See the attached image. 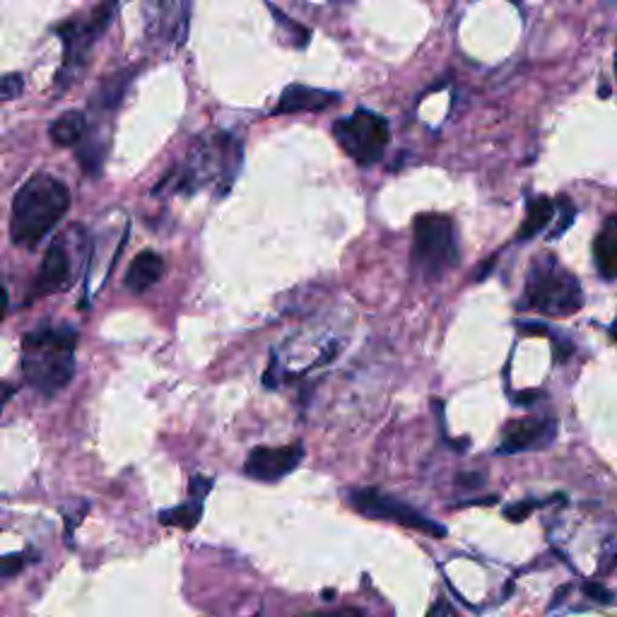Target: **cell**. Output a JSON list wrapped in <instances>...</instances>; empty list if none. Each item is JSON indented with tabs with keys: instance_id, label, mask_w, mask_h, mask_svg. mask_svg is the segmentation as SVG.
<instances>
[{
	"instance_id": "6da1fadb",
	"label": "cell",
	"mask_w": 617,
	"mask_h": 617,
	"mask_svg": "<svg viewBox=\"0 0 617 617\" xmlns=\"http://www.w3.org/2000/svg\"><path fill=\"white\" fill-rule=\"evenodd\" d=\"M239 169H242L239 140L229 133H215L193 145L186 162L181 167H174L169 176H164L155 191L162 193L169 188L179 196H193L203 188L217 186V196H225L237 179Z\"/></svg>"
},
{
	"instance_id": "7a4b0ae2",
	"label": "cell",
	"mask_w": 617,
	"mask_h": 617,
	"mask_svg": "<svg viewBox=\"0 0 617 617\" xmlns=\"http://www.w3.org/2000/svg\"><path fill=\"white\" fill-rule=\"evenodd\" d=\"M70 210V191L51 174H34L13 198L10 239L15 246L37 249Z\"/></svg>"
},
{
	"instance_id": "3957f363",
	"label": "cell",
	"mask_w": 617,
	"mask_h": 617,
	"mask_svg": "<svg viewBox=\"0 0 617 617\" xmlns=\"http://www.w3.org/2000/svg\"><path fill=\"white\" fill-rule=\"evenodd\" d=\"M78 331L70 326H41L22 340V374L41 396H54L75 374Z\"/></svg>"
},
{
	"instance_id": "277c9868",
	"label": "cell",
	"mask_w": 617,
	"mask_h": 617,
	"mask_svg": "<svg viewBox=\"0 0 617 617\" xmlns=\"http://www.w3.org/2000/svg\"><path fill=\"white\" fill-rule=\"evenodd\" d=\"M413 270L420 280L437 282L451 273L461 261L456 227L451 217L425 213L415 217L413 225Z\"/></svg>"
},
{
	"instance_id": "5b68a950",
	"label": "cell",
	"mask_w": 617,
	"mask_h": 617,
	"mask_svg": "<svg viewBox=\"0 0 617 617\" xmlns=\"http://www.w3.org/2000/svg\"><path fill=\"white\" fill-rule=\"evenodd\" d=\"M526 307L543 316H572L584 307L579 280L555 256H538L528 270Z\"/></svg>"
},
{
	"instance_id": "8992f818",
	"label": "cell",
	"mask_w": 617,
	"mask_h": 617,
	"mask_svg": "<svg viewBox=\"0 0 617 617\" xmlns=\"http://www.w3.org/2000/svg\"><path fill=\"white\" fill-rule=\"evenodd\" d=\"M116 10H119V0H104L87 15H75L56 25V37L63 41V49H66L63 51V68L56 78L63 90L85 70L94 41L107 32V27L114 22Z\"/></svg>"
},
{
	"instance_id": "52a82bcc",
	"label": "cell",
	"mask_w": 617,
	"mask_h": 617,
	"mask_svg": "<svg viewBox=\"0 0 617 617\" xmlns=\"http://www.w3.org/2000/svg\"><path fill=\"white\" fill-rule=\"evenodd\" d=\"M333 138L348 157L362 167H372L384 157L391 143V128L384 116L369 109L352 111L345 119L333 123Z\"/></svg>"
},
{
	"instance_id": "ba28073f",
	"label": "cell",
	"mask_w": 617,
	"mask_h": 617,
	"mask_svg": "<svg viewBox=\"0 0 617 617\" xmlns=\"http://www.w3.org/2000/svg\"><path fill=\"white\" fill-rule=\"evenodd\" d=\"M70 237H73V229H68L61 237H56L49 249H46L37 282H34L32 287V295H29L32 299L56 295V292L68 290L75 282V256L90 246V237H87V232L82 227H78L75 242H70Z\"/></svg>"
},
{
	"instance_id": "9c48e42d",
	"label": "cell",
	"mask_w": 617,
	"mask_h": 617,
	"mask_svg": "<svg viewBox=\"0 0 617 617\" xmlns=\"http://www.w3.org/2000/svg\"><path fill=\"white\" fill-rule=\"evenodd\" d=\"M350 504L360 511V514L369 516V519L393 521V524L413 528V531L427 533V536L434 538L446 536V526L437 524V521L430 519V516H425L422 511L410 507L408 502H401V499L386 495V492L381 490H374V487L350 492Z\"/></svg>"
},
{
	"instance_id": "30bf717a",
	"label": "cell",
	"mask_w": 617,
	"mask_h": 617,
	"mask_svg": "<svg viewBox=\"0 0 617 617\" xmlns=\"http://www.w3.org/2000/svg\"><path fill=\"white\" fill-rule=\"evenodd\" d=\"M304 458L302 442L287 446H256L244 463V473L258 483H278V480L297 470Z\"/></svg>"
},
{
	"instance_id": "8fae6325",
	"label": "cell",
	"mask_w": 617,
	"mask_h": 617,
	"mask_svg": "<svg viewBox=\"0 0 617 617\" xmlns=\"http://www.w3.org/2000/svg\"><path fill=\"white\" fill-rule=\"evenodd\" d=\"M191 22L188 0H155L148 8V34L169 46H184Z\"/></svg>"
},
{
	"instance_id": "7c38bea8",
	"label": "cell",
	"mask_w": 617,
	"mask_h": 617,
	"mask_svg": "<svg viewBox=\"0 0 617 617\" xmlns=\"http://www.w3.org/2000/svg\"><path fill=\"white\" fill-rule=\"evenodd\" d=\"M555 439V420H514L504 427L499 454H521V451L540 449Z\"/></svg>"
},
{
	"instance_id": "4fadbf2b",
	"label": "cell",
	"mask_w": 617,
	"mask_h": 617,
	"mask_svg": "<svg viewBox=\"0 0 617 617\" xmlns=\"http://www.w3.org/2000/svg\"><path fill=\"white\" fill-rule=\"evenodd\" d=\"M340 102V94L316 90V87L290 85L280 94V102L275 114H299V111H321L331 104Z\"/></svg>"
},
{
	"instance_id": "5bb4252c",
	"label": "cell",
	"mask_w": 617,
	"mask_h": 617,
	"mask_svg": "<svg viewBox=\"0 0 617 617\" xmlns=\"http://www.w3.org/2000/svg\"><path fill=\"white\" fill-rule=\"evenodd\" d=\"M162 275H164L162 256L155 254V251H140V254L133 258L123 285H126V290L133 292V295H143V292H148L152 285H157V282L162 280Z\"/></svg>"
},
{
	"instance_id": "9a60e30c",
	"label": "cell",
	"mask_w": 617,
	"mask_h": 617,
	"mask_svg": "<svg viewBox=\"0 0 617 617\" xmlns=\"http://www.w3.org/2000/svg\"><path fill=\"white\" fill-rule=\"evenodd\" d=\"M593 261L603 280L617 278V215L608 217L601 232L593 239Z\"/></svg>"
},
{
	"instance_id": "2e32d148",
	"label": "cell",
	"mask_w": 617,
	"mask_h": 617,
	"mask_svg": "<svg viewBox=\"0 0 617 617\" xmlns=\"http://www.w3.org/2000/svg\"><path fill=\"white\" fill-rule=\"evenodd\" d=\"M87 135V119L80 111H66L49 126V138L56 148H73Z\"/></svg>"
},
{
	"instance_id": "e0dca14e",
	"label": "cell",
	"mask_w": 617,
	"mask_h": 617,
	"mask_svg": "<svg viewBox=\"0 0 617 617\" xmlns=\"http://www.w3.org/2000/svg\"><path fill=\"white\" fill-rule=\"evenodd\" d=\"M552 217H555V203H552L548 196L531 198L526 205L524 222H521L519 234H516L519 242H528V239H533L536 234L543 232V229L552 222Z\"/></svg>"
},
{
	"instance_id": "ac0fdd59",
	"label": "cell",
	"mask_w": 617,
	"mask_h": 617,
	"mask_svg": "<svg viewBox=\"0 0 617 617\" xmlns=\"http://www.w3.org/2000/svg\"><path fill=\"white\" fill-rule=\"evenodd\" d=\"M133 78V70H126V73H116L99 87V92L94 94L92 99V109L94 111H114L119 109L123 92H126L128 82Z\"/></svg>"
},
{
	"instance_id": "d6986e66",
	"label": "cell",
	"mask_w": 617,
	"mask_h": 617,
	"mask_svg": "<svg viewBox=\"0 0 617 617\" xmlns=\"http://www.w3.org/2000/svg\"><path fill=\"white\" fill-rule=\"evenodd\" d=\"M203 516V502L201 499H188L186 504H179L174 509L160 511V524L174 526V528H196Z\"/></svg>"
},
{
	"instance_id": "ffe728a7",
	"label": "cell",
	"mask_w": 617,
	"mask_h": 617,
	"mask_svg": "<svg viewBox=\"0 0 617 617\" xmlns=\"http://www.w3.org/2000/svg\"><path fill=\"white\" fill-rule=\"evenodd\" d=\"M270 15L275 17V22H278L280 27H285L287 37H290V44L295 46V49H304V46L309 44L311 32H309L307 27L297 25L295 20H290V17H287V15H282L280 8H275V5H270Z\"/></svg>"
},
{
	"instance_id": "44dd1931",
	"label": "cell",
	"mask_w": 617,
	"mask_h": 617,
	"mask_svg": "<svg viewBox=\"0 0 617 617\" xmlns=\"http://www.w3.org/2000/svg\"><path fill=\"white\" fill-rule=\"evenodd\" d=\"M22 85H25V80H22L20 73L5 75L3 82H0V99H3V102H13L15 97L22 94Z\"/></svg>"
},
{
	"instance_id": "7402d4cb",
	"label": "cell",
	"mask_w": 617,
	"mask_h": 617,
	"mask_svg": "<svg viewBox=\"0 0 617 617\" xmlns=\"http://www.w3.org/2000/svg\"><path fill=\"white\" fill-rule=\"evenodd\" d=\"M560 210H562V213H560V222H557V227L550 232V239L562 237V234L567 232L569 227H572L574 215H577V208H574V203H572V201H567V198H562V201H560Z\"/></svg>"
},
{
	"instance_id": "603a6c76",
	"label": "cell",
	"mask_w": 617,
	"mask_h": 617,
	"mask_svg": "<svg viewBox=\"0 0 617 617\" xmlns=\"http://www.w3.org/2000/svg\"><path fill=\"white\" fill-rule=\"evenodd\" d=\"M533 509H536V502H516L504 509V516H507L509 521H514V524H519V521H526L528 516H531Z\"/></svg>"
},
{
	"instance_id": "cb8c5ba5",
	"label": "cell",
	"mask_w": 617,
	"mask_h": 617,
	"mask_svg": "<svg viewBox=\"0 0 617 617\" xmlns=\"http://www.w3.org/2000/svg\"><path fill=\"white\" fill-rule=\"evenodd\" d=\"M584 593L589 598H593V601H596V603H613V593L605 589V586L596 584V581H586Z\"/></svg>"
},
{
	"instance_id": "d4e9b609",
	"label": "cell",
	"mask_w": 617,
	"mask_h": 617,
	"mask_svg": "<svg viewBox=\"0 0 617 617\" xmlns=\"http://www.w3.org/2000/svg\"><path fill=\"white\" fill-rule=\"evenodd\" d=\"M25 564H27V557L25 555H8L3 560V569H0V572H3L5 579H10V577H15V574L20 572V569L25 567Z\"/></svg>"
},
{
	"instance_id": "484cf974",
	"label": "cell",
	"mask_w": 617,
	"mask_h": 617,
	"mask_svg": "<svg viewBox=\"0 0 617 617\" xmlns=\"http://www.w3.org/2000/svg\"><path fill=\"white\" fill-rule=\"evenodd\" d=\"M213 490V478H203V475H196L191 480V499H205V495Z\"/></svg>"
},
{
	"instance_id": "4316f807",
	"label": "cell",
	"mask_w": 617,
	"mask_h": 617,
	"mask_svg": "<svg viewBox=\"0 0 617 617\" xmlns=\"http://www.w3.org/2000/svg\"><path fill=\"white\" fill-rule=\"evenodd\" d=\"M427 617H458V615L454 605L446 601V598H437V601L430 605V610H427Z\"/></svg>"
},
{
	"instance_id": "83f0119b",
	"label": "cell",
	"mask_w": 617,
	"mask_h": 617,
	"mask_svg": "<svg viewBox=\"0 0 617 617\" xmlns=\"http://www.w3.org/2000/svg\"><path fill=\"white\" fill-rule=\"evenodd\" d=\"M456 483L463 485V487H480V485H483V475H480V473H463V475H458Z\"/></svg>"
},
{
	"instance_id": "f1b7e54d",
	"label": "cell",
	"mask_w": 617,
	"mask_h": 617,
	"mask_svg": "<svg viewBox=\"0 0 617 617\" xmlns=\"http://www.w3.org/2000/svg\"><path fill=\"white\" fill-rule=\"evenodd\" d=\"M540 396H543V393H540V391H524V393H519V396H516L514 401H516V405H533Z\"/></svg>"
},
{
	"instance_id": "f546056e",
	"label": "cell",
	"mask_w": 617,
	"mask_h": 617,
	"mask_svg": "<svg viewBox=\"0 0 617 617\" xmlns=\"http://www.w3.org/2000/svg\"><path fill=\"white\" fill-rule=\"evenodd\" d=\"M314 617H362V610L343 608V610H336V613H316Z\"/></svg>"
},
{
	"instance_id": "4dcf8cb0",
	"label": "cell",
	"mask_w": 617,
	"mask_h": 617,
	"mask_svg": "<svg viewBox=\"0 0 617 617\" xmlns=\"http://www.w3.org/2000/svg\"><path fill=\"white\" fill-rule=\"evenodd\" d=\"M567 591H569V586H562V589L555 593V601H552V608H555V605H560L564 601V593H567Z\"/></svg>"
},
{
	"instance_id": "1f68e13d",
	"label": "cell",
	"mask_w": 617,
	"mask_h": 617,
	"mask_svg": "<svg viewBox=\"0 0 617 617\" xmlns=\"http://www.w3.org/2000/svg\"><path fill=\"white\" fill-rule=\"evenodd\" d=\"M610 336H613V340H617V319L613 321V326H610Z\"/></svg>"
},
{
	"instance_id": "d6a6232c",
	"label": "cell",
	"mask_w": 617,
	"mask_h": 617,
	"mask_svg": "<svg viewBox=\"0 0 617 617\" xmlns=\"http://www.w3.org/2000/svg\"><path fill=\"white\" fill-rule=\"evenodd\" d=\"M333 596H336V593H333V591H323V598H326V601H331Z\"/></svg>"
},
{
	"instance_id": "836d02e7",
	"label": "cell",
	"mask_w": 617,
	"mask_h": 617,
	"mask_svg": "<svg viewBox=\"0 0 617 617\" xmlns=\"http://www.w3.org/2000/svg\"><path fill=\"white\" fill-rule=\"evenodd\" d=\"M615 70H617V61H615Z\"/></svg>"
}]
</instances>
